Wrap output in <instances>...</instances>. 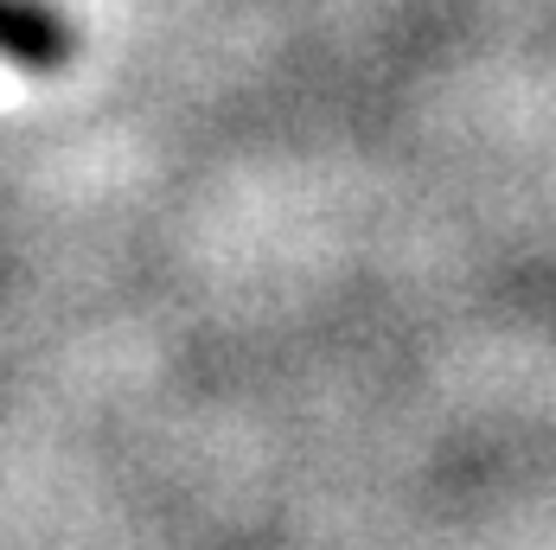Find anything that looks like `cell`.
<instances>
[{
  "mask_svg": "<svg viewBox=\"0 0 556 550\" xmlns=\"http://www.w3.org/2000/svg\"><path fill=\"white\" fill-rule=\"evenodd\" d=\"M0 52L13 58V64L52 71V64H64V58L77 52V39H71V26L58 20L52 7H39V0H0Z\"/></svg>",
  "mask_w": 556,
  "mask_h": 550,
  "instance_id": "6da1fadb",
  "label": "cell"
}]
</instances>
